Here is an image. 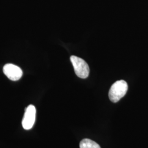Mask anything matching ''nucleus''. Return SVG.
Here are the masks:
<instances>
[{"label": "nucleus", "mask_w": 148, "mask_h": 148, "mask_svg": "<svg viewBox=\"0 0 148 148\" xmlns=\"http://www.w3.org/2000/svg\"><path fill=\"white\" fill-rule=\"evenodd\" d=\"M79 148H101L99 145L90 139H84L79 143Z\"/></svg>", "instance_id": "39448f33"}, {"label": "nucleus", "mask_w": 148, "mask_h": 148, "mask_svg": "<svg viewBox=\"0 0 148 148\" xmlns=\"http://www.w3.org/2000/svg\"><path fill=\"white\" fill-rule=\"evenodd\" d=\"M128 85L124 80H119L111 86L109 92L110 100L113 103H116L123 97L127 93Z\"/></svg>", "instance_id": "f257e3e1"}, {"label": "nucleus", "mask_w": 148, "mask_h": 148, "mask_svg": "<svg viewBox=\"0 0 148 148\" xmlns=\"http://www.w3.org/2000/svg\"><path fill=\"white\" fill-rule=\"evenodd\" d=\"M36 108L32 105H30L26 108L22 121L24 129L29 130L33 127L36 119Z\"/></svg>", "instance_id": "7ed1b4c3"}, {"label": "nucleus", "mask_w": 148, "mask_h": 148, "mask_svg": "<svg viewBox=\"0 0 148 148\" xmlns=\"http://www.w3.org/2000/svg\"><path fill=\"white\" fill-rule=\"evenodd\" d=\"M5 76L12 81H18L23 75V71L19 66L13 64H7L3 68Z\"/></svg>", "instance_id": "20e7f679"}, {"label": "nucleus", "mask_w": 148, "mask_h": 148, "mask_svg": "<svg viewBox=\"0 0 148 148\" xmlns=\"http://www.w3.org/2000/svg\"><path fill=\"white\" fill-rule=\"evenodd\" d=\"M70 60L73 65L75 74L79 77L86 79L89 76V66L84 59L72 56L70 57Z\"/></svg>", "instance_id": "f03ea898"}]
</instances>
